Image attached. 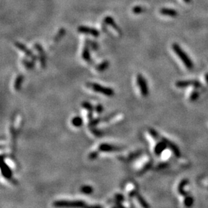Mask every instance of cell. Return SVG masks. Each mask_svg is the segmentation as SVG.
I'll return each instance as SVG.
<instances>
[{"label": "cell", "instance_id": "obj_12", "mask_svg": "<svg viewBox=\"0 0 208 208\" xmlns=\"http://www.w3.org/2000/svg\"><path fill=\"white\" fill-rule=\"evenodd\" d=\"M104 22H105L106 24H108L110 26L112 27L113 28H114L118 33L121 34V28H120L119 26L117 24V23L115 22L114 19H113V18H111V16H107V17H105V19H104Z\"/></svg>", "mask_w": 208, "mask_h": 208}, {"label": "cell", "instance_id": "obj_10", "mask_svg": "<svg viewBox=\"0 0 208 208\" xmlns=\"http://www.w3.org/2000/svg\"><path fill=\"white\" fill-rule=\"evenodd\" d=\"M34 47L36 49L39 55V60L41 62V65L43 68L46 67V55H45V51L40 44H35Z\"/></svg>", "mask_w": 208, "mask_h": 208}, {"label": "cell", "instance_id": "obj_34", "mask_svg": "<svg viewBox=\"0 0 208 208\" xmlns=\"http://www.w3.org/2000/svg\"><path fill=\"white\" fill-rule=\"evenodd\" d=\"M199 94L197 91H193L191 94L190 100L191 101H195L199 98Z\"/></svg>", "mask_w": 208, "mask_h": 208}, {"label": "cell", "instance_id": "obj_29", "mask_svg": "<svg viewBox=\"0 0 208 208\" xmlns=\"http://www.w3.org/2000/svg\"><path fill=\"white\" fill-rule=\"evenodd\" d=\"M86 43H87L89 45L90 47L93 51H97L98 49V44L94 41H91L90 39H87L86 41Z\"/></svg>", "mask_w": 208, "mask_h": 208}, {"label": "cell", "instance_id": "obj_23", "mask_svg": "<svg viewBox=\"0 0 208 208\" xmlns=\"http://www.w3.org/2000/svg\"><path fill=\"white\" fill-rule=\"evenodd\" d=\"M22 63L27 69H32L34 67V61H28V59H22Z\"/></svg>", "mask_w": 208, "mask_h": 208}, {"label": "cell", "instance_id": "obj_36", "mask_svg": "<svg viewBox=\"0 0 208 208\" xmlns=\"http://www.w3.org/2000/svg\"><path fill=\"white\" fill-rule=\"evenodd\" d=\"M167 166H168V163H162V164H160V165H159V166H158V168H159L160 169H164V168L167 167Z\"/></svg>", "mask_w": 208, "mask_h": 208}, {"label": "cell", "instance_id": "obj_28", "mask_svg": "<svg viewBox=\"0 0 208 208\" xmlns=\"http://www.w3.org/2000/svg\"><path fill=\"white\" fill-rule=\"evenodd\" d=\"M141 154H142V151H140V150L136 151V152H134L129 154L128 157L126 158V160H127V161H131V160H134L135 158H136L137 157H138Z\"/></svg>", "mask_w": 208, "mask_h": 208}, {"label": "cell", "instance_id": "obj_16", "mask_svg": "<svg viewBox=\"0 0 208 208\" xmlns=\"http://www.w3.org/2000/svg\"><path fill=\"white\" fill-rule=\"evenodd\" d=\"M24 80V77L23 75H18L16 77L14 84V88L15 90L19 91L20 90Z\"/></svg>", "mask_w": 208, "mask_h": 208}, {"label": "cell", "instance_id": "obj_9", "mask_svg": "<svg viewBox=\"0 0 208 208\" xmlns=\"http://www.w3.org/2000/svg\"><path fill=\"white\" fill-rule=\"evenodd\" d=\"M160 140H162V141H163L166 144H167V147H169V148L171 149V151L173 152L174 154L175 155V156L177 157V158H179L180 156V152L179 149H178V147L176 146L174 143H172V142L170 141V140H168L167 138L162 136L160 137Z\"/></svg>", "mask_w": 208, "mask_h": 208}, {"label": "cell", "instance_id": "obj_6", "mask_svg": "<svg viewBox=\"0 0 208 208\" xmlns=\"http://www.w3.org/2000/svg\"><path fill=\"white\" fill-rule=\"evenodd\" d=\"M176 87L178 88H185L187 86H193L195 88H201L202 86L201 84L197 80H182L178 81L175 84Z\"/></svg>", "mask_w": 208, "mask_h": 208}, {"label": "cell", "instance_id": "obj_26", "mask_svg": "<svg viewBox=\"0 0 208 208\" xmlns=\"http://www.w3.org/2000/svg\"><path fill=\"white\" fill-rule=\"evenodd\" d=\"M193 202H194L193 198L191 196H189V195L186 196L185 199H184V204L186 207H191L193 204Z\"/></svg>", "mask_w": 208, "mask_h": 208}, {"label": "cell", "instance_id": "obj_3", "mask_svg": "<svg viewBox=\"0 0 208 208\" xmlns=\"http://www.w3.org/2000/svg\"><path fill=\"white\" fill-rule=\"evenodd\" d=\"M88 86L94 92L100 93L108 97H112L114 96L115 92L114 90L109 87L103 86L97 83H88Z\"/></svg>", "mask_w": 208, "mask_h": 208}, {"label": "cell", "instance_id": "obj_24", "mask_svg": "<svg viewBox=\"0 0 208 208\" xmlns=\"http://www.w3.org/2000/svg\"><path fill=\"white\" fill-rule=\"evenodd\" d=\"M145 11V9L143 8V7L141 6V5H136L132 9V12L133 13L135 14H140L142 13H143Z\"/></svg>", "mask_w": 208, "mask_h": 208}, {"label": "cell", "instance_id": "obj_37", "mask_svg": "<svg viewBox=\"0 0 208 208\" xmlns=\"http://www.w3.org/2000/svg\"><path fill=\"white\" fill-rule=\"evenodd\" d=\"M205 82H207V84H208V73H207L205 75Z\"/></svg>", "mask_w": 208, "mask_h": 208}, {"label": "cell", "instance_id": "obj_1", "mask_svg": "<svg viewBox=\"0 0 208 208\" xmlns=\"http://www.w3.org/2000/svg\"><path fill=\"white\" fill-rule=\"evenodd\" d=\"M172 48L176 55L180 58V59L183 63V64L185 65V66L187 67V69H189V70L192 69L193 67V63L192 61L189 58V57L186 54V53L181 49L180 45H178L177 43H174L172 45Z\"/></svg>", "mask_w": 208, "mask_h": 208}, {"label": "cell", "instance_id": "obj_8", "mask_svg": "<svg viewBox=\"0 0 208 208\" xmlns=\"http://www.w3.org/2000/svg\"><path fill=\"white\" fill-rule=\"evenodd\" d=\"M15 46L17 47L19 50H20L21 51H22L26 55V56H28V57H30V59H32V60H33V61H35L37 59V57H36V56L28 48H27V47L25 46L24 44L19 43V42H16V43H15Z\"/></svg>", "mask_w": 208, "mask_h": 208}, {"label": "cell", "instance_id": "obj_27", "mask_svg": "<svg viewBox=\"0 0 208 208\" xmlns=\"http://www.w3.org/2000/svg\"><path fill=\"white\" fill-rule=\"evenodd\" d=\"M148 132H149V134H150V136H152V138L154 139V140H157V141H159L160 136L159 135V134H158V133L157 132L156 130H155V129H152V128L149 129Z\"/></svg>", "mask_w": 208, "mask_h": 208}, {"label": "cell", "instance_id": "obj_22", "mask_svg": "<svg viewBox=\"0 0 208 208\" xmlns=\"http://www.w3.org/2000/svg\"><path fill=\"white\" fill-rule=\"evenodd\" d=\"M65 29L64 28H61L60 30L58 31V32L57 33V34L55 36V39H54V41L55 42H58L59 41H60L62 38L64 36V35L65 34Z\"/></svg>", "mask_w": 208, "mask_h": 208}, {"label": "cell", "instance_id": "obj_19", "mask_svg": "<svg viewBox=\"0 0 208 208\" xmlns=\"http://www.w3.org/2000/svg\"><path fill=\"white\" fill-rule=\"evenodd\" d=\"M80 191L82 193L85 195L92 194L94 191V189L90 185H83L80 187Z\"/></svg>", "mask_w": 208, "mask_h": 208}, {"label": "cell", "instance_id": "obj_30", "mask_svg": "<svg viewBox=\"0 0 208 208\" xmlns=\"http://www.w3.org/2000/svg\"><path fill=\"white\" fill-rule=\"evenodd\" d=\"M90 127V130L91 133L93 135L96 137H100L102 136V132L100 130H98L97 128H96V127Z\"/></svg>", "mask_w": 208, "mask_h": 208}, {"label": "cell", "instance_id": "obj_14", "mask_svg": "<svg viewBox=\"0 0 208 208\" xmlns=\"http://www.w3.org/2000/svg\"><path fill=\"white\" fill-rule=\"evenodd\" d=\"M160 13L163 16H169V17H172V18L176 17V16H177L178 15V12L175 10H174V9L167 8H163L160 9Z\"/></svg>", "mask_w": 208, "mask_h": 208}, {"label": "cell", "instance_id": "obj_7", "mask_svg": "<svg viewBox=\"0 0 208 208\" xmlns=\"http://www.w3.org/2000/svg\"><path fill=\"white\" fill-rule=\"evenodd\" d=\"M78 31L80 33L86 34H90L94 37L97 38L100 35V32L97 29L94 28H91L89 26H80L78 28Z\"/></svg>", "mask_w": 208, "mask_h": 208}, {"label": "cell", "instance_id": "obj_20", "mask_svg": "<svg viewBox=\"0 0 208 208\" xmlns=\"http://www.w3.org/2000/svg\"><path fill=\"white\" fill-rule=\"evenodd\" d=\"M72 124L73 126L76 127H82L83 125V120L81 117L79 116H76L72 118Z\"/></svg>", "mask_w": 208, "mask_h": 208}, {"label": "cell", "instance_id": "obj_25", "mask_svg": "<svg viewBox=\"0 0 208 208\" xmlns=\"http://www.w3.org/2000/svg\"><path fill=\"white\" fill-rule=\"evenodd\" d=\"M82 107L88 112H93V111H94V107L89 102H83L82 104Z\"/></svg>", "mask_w": 208, "mask_h": 208}, {"label": "cell", "instance_id": "obj_21", "mask_svg": "<svg viewBox=\"0 0 208 208\" xmlns=\"http://www.w3.org/2000/svg\"><path fill=\"white\" fill-rule=\"evenodd\" d=\"M136 197L137 198V200L138 201L139 203L141 205L142 207H149V205L147 204V203L146 202V201H145V199H144L143 197L141 195L138 194V193H137V195H136Z\"/></svg>", "mask_w": 208, "mask_h": 208}, {"label": "cell", "instance_id": "obj_11", "mask_svg": "<svg viewBox=\"0 0 208 208\" xmlns=\"http://www.w3.org/2000/svg\"><path fill=\"white\" fill-rule=\"evenodd\" d=\"M1 174L5 178L7 179H11L12 180V171L11 170L10 167L8 166L7 164L5 163L4 160L2 162V165L1 167Z\"/></svg>", "mask_w": 208, "mask_h": 208}, {"label": "cell", "instance_id": "obj_38", "mask_svg": "<svg viewBox=\"0 0 208 208\" xmlns=\"http://www.w3.org/2000/svg\"><path fill=\"white\" fill-rule=\"evenodd\" d=\"M183 1H185V3H190V2H191V0H183Z\"/></svg>", "mask_w": 208, "mask_h": 208}, {"label": "cell", "instance_id": "obj_15", "mask_svg": "<svg viewBox=\"0 0 208 208\" xmlns=\"http://www.w3.org/2000/svg\"><path fill=\"white\" fill-rule=\"evenodd\" d=\"M82 57L83 59L87 62L91 61V57L90 53V46L87 43H86V45L84 46L82 51Z\"/></svg>", "mask_w": 208, "mask_h": 208}, {"label": "cell", "instance_id": "obj_32", "mask_svg": "<svg viewBox=\"0 0 208 208\" xmlns=\"http://www.w3.org/2000/svg\"><path fill=\"white\" fill-rule=\"evenodd\" d=\"M99 156V150L98 151H93L90 152L88 155V158L90 160H95Z\"/></svg>", "mask_w": 208, "mask_h": 208}, {"label": "cell", "instance_id": "obj_2", "mask_svg": "<svg viewBox=\"0 0 208 208\" xmlns=\"http://www.w3.org/2000/svg\"><path fill=\"white\" fill-rule=\"evenodd\" d=\"M53 206L57 207H84L87 203L82 200H58L53 202Z\"/></svg>", "mask_w": 208, "mask_h": 208}, {"label": "cell", "instance_id": "obj_33", "mask_svg": "<svg viewBox=\"0 0 208 208\" xmlns=\"http://www.w3.org/2000/svg\"><path fill=\"white\" fill-rule=\"evenodd\" d=\"M151 166H152V162L151 161H149L147 162V163L145 164V165L144 166V167L141 169V170L140 171V174H143V173H145L147 170L149 169Z\"/></svg>", "mask_w": 208, "mask_h": 208}, {"label": "cell", "instance_id": "obj_35", "mask_svg": "<svg viewBox=\"0 0 208 208\" xmlns=\"http://www.w3.org/2000/svg\"><path fill=\"white\" fill-rule=\"evenodd\" d=\"M103 109H104L103 106L100 105V104H98V105H96V107H94V111H95L96 113H98V114H100V113H103Z\"/></svg>", "mask_w": 208, "mask_h": 208}, {"label": "cell", "instance_id": "obj_18", "mask_svg": "<svg viewBox=\"0 0 208 208\" xmlns=\"http://www.w3.org/2000/svg\"><path fill=\"white\" fill-rule=\"evenodd\" d=\"M109 64H110L109 61L105 60V61L101 62V63H99V64L96 65V70L98 71V72H105L106 69H107L109 67Z\"/></svg>", "mask_w": 208, "mask_h": 208}, {"label": "cell", "instance_id": "obj_5", "mask_svg": "<svg viewBox=\"0 0 208 208\" xmlns=\"http://www.w3.org/2000/svg\"><path fill=\"white\" fill-rule=\"evenodd\" d=\"M123 149V147L111 145V144L109 143H102L98 147V150H99V152H120V151H122Z\"/></svg>", "mask_w": 208, "mask_h": 208}, {"label": "cell", "instance_id": "obj_17", "mask_svg": "<svg viewBox=\"0 0 208 208\" xmlns=\"http://www.w3.org/2000/svg\"><path fill=\"white\" fill-rule=\"evenodd\" d=\"M188 182H189L188 180L185 178V179L182 180L180 182L179 185H178V192L179 193V194H180L184 197H186L188 195L187 193L185 192V190H184V187H185V186L186 185H187Z\"/></svg>", "mask_w": 208, "mask_h": 208}, {"label": "cell", "instance_id": "obj_13", "mask_svg": "<svg viewBox=\"0 0 208 208\" xmlns=\"http://www.w3.org/2000/svg\"><path fill=\"white\" fill-rule=\"evenodd\" d=\"M167 147V145L162 140H159V142L156 143L154 147V153L156 156H160L164 150Z\"/></svg>", "mask_w": 208, "mask_h": 208}, {"label": "cell", "instance_id": "obj_31", "mask_svg": "<svg viewBox=\"0 0 208 208\" xmlns=\"http://www.w3.org/2000/svg\"><path fill=\"white\" fill-rule=\"evenodd\" d=\"M100 121H101V119L100 118H92L89 122V127H96L97 125L100 123Z\"/></svg>", "mask_w": 208, "mask_h": 208}, {"label": "cell", "instance_id": "obj_4", "mask_svg": "<svg viewBox=\"0 0 208 208\" xmlns=\"http://www.w3.org/2000/svg\"><path fill=\"white\" fill-rule=\"evenodd\" d=\"M137 84L140 88V91L141 92L143 97H147L149 94V89L147 86L146 80L141 74H138L137 76Z\"/></svg>", "mask_w": 208, "mask_h": 208}]
</instances>
